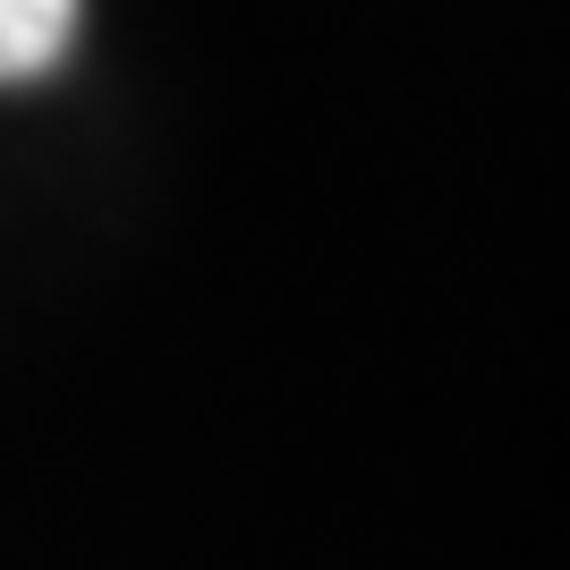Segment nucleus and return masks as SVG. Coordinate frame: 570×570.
I'll return each mask as SVG.
<instances>
[{
	"mask_svg": "<svg viewBox=\"0 0 570 570\" xmlns=\"http://www.w3.org/2000/svg\"><path fill=\"white\" fill-rule=\"evenodd\" d=\"M86 0H0V86H35L69 60Z\"/></svg>",
	"mask_w": 570,
	"mask_h": 570,
	"instance_id": "obj_1",
	"label": "nucleus"
}]
</instances>
